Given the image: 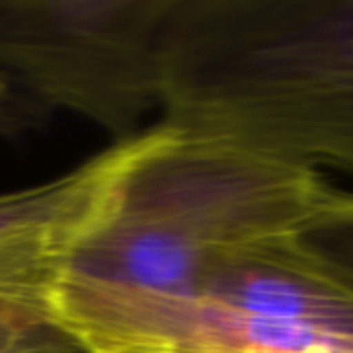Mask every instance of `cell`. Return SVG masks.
Returning a JSON list of instances; mask_svg holds the SVG:
<instances>
[{
	"mask_svg": "<svg viewBox=\"0 0 353 353\" xmlns=\"http://www.w3.org/2000/svg\"><path fill=\"white\" fill-rule=\"evenodd\" d=\"M159 116L353 176V0H170Z\"/></svg>",
	"mask_w": 353,
	"mask_h": 353,
	"instance_id": "6da1fadb",
	"label": "cell"
},
{
	"mask_svg": "<svg viewBox=\"0 0 353 353\" xmlns=\"http://www.w3.org/2000/svg\"><path fill=\"white\" fill-rule=\"evenodd\" d=\"M329 174L163 120L58 283L180 292L300 240L341 196ZM58 288V285H56Z\"/></svg>",
	"mask_w": 353,
	"mask_h": 353,
	"instance_id": "7a4b0ae2",
	"label": "cell"
},
{
	"mask_svg": "<svg viewBox=\"0 0 353 353\" xmlns=\"http://www.w3.org/2000/svg\"><path fill=\"white\" fill-rule=\"evenodd\" d=\"M52 316L85 353H353V288L304 238L180 292L58 283Z\"/></svg>",
	"mask_w": 353,
	"mask_h": 353,
	"instance_id": "3957f363",
	"label": "cell"
},
{
	"mask_svg": "<svg viewBox=\"0 0 353 353\" xmlns=\"http://www.w3.org/2000/svg\"><path fill=\"white\" fill-rule=\"evenodd\" d=\"M170 0H0V79L31 112L64 110L112 143L159 114Z\"/></svg>",
	"mask_w": 353,
	"mask_h": 353,
	"instance_id": "277c9868",
	"label": "cell"
},
{
	"mask_svg": "<svg viewBox=\"0 0 353 353\" xmlns=\"http://www.w3.org/2000/svg\"><path fill=\"white\" fill-rule=\"evenodd\" d=\"M143 143L145 128L52 180L0 192V306L52 314L64 269L110 213Z\"/></svg>",
	"mask_w": 353,
	"mask_h": 353,
	"instance_id": "5b68a950",
	"label": "cell"
},
{
	"mask_svg": "<svg viewBox=\"0 0 353 353\" xmlns=\"http://www.w3.org/2000/svg\"><path fill=\"white\" fill-rule=\"evenodd\" d=\"M0 353H85L52 314L0 306Z\"/></svg>",
	"mask_w": 353,
	"mask_h": 353,
	"instance_id": "8992f818",
	"label": "cell"
},
{
	"mask_svg": "<svg viewBox=\"0 0 353 353\" xmlns=\"http://www.w3.org/2000/svg\"><path fill=\"white\" fill-rule=\"evenodd\" d=\"M304 244L353 288V190L343 188L329 215L304 236Z\"/></svg>",
	"mask_w": 353,
	"mask_h": 353,
	"instance_id": "52a82bcc",
	"label": "cell"
},
{
	"mask_svg": "<svg viewBox=\"0 0 353 353\" xmlns=\"http://www.w3.org/2000/svg\"><path fill=\"white\" fill-rule=\"evenodd\" d=\"M25 116H31L14 97L4 79H0V132H14L23 126Z\"/></svg>",
	"mask_w": 353,
	"mask_h": 353,
	"instance_id": "ba28073f",
	"label": "cell"
}]
</instances>
